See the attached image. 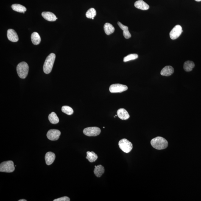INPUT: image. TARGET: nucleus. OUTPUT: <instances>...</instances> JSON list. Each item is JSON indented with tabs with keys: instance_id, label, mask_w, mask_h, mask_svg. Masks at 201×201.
I'll list each match as a JSON object with an SVG mask.
<instances>
[{
	"instance_id": "1",
	"label": "nucleus",
	"mask_w": 201,
	"mask_h": 201,
	"mask_svg": "<svg viewBox=\"0 0 201 201\" xmlns=\"http://www.w3.org/2000/svg\"><path fill=\"white\" fill-rule=\"evenodd\" d=\"M151 143L152 147L157 150L164 149L168 146V141L162 137L158 136L153 139Z\"/></svg>"
},
{
	"instance_id": "2",
	"label": "nucleus",
	"mask_w": 201,
	"mask_h": 201,
	"mask_svg": "<svg viewBox=\"0 0 201 201\" xmlns=\"http://www.w3.org/2000/svg\"><path fill=\"white\" fill-rule=\"evenodd\" d=\"M55 58L56 55L53 53H51L47 57L43 67L44 72L45 74H49L51 72Z\"/></svg>"
},
{
	"instance_id": "3",
	"label": "nucleus",
	"mask_w": 201,
	"mask_h": 201,
	"mask_svg": "<svg viewBox=\"0 0 201 201\" xmlns=\"http://www.w3.org/2000/svg\"><path fill=\"white\" fill-rule=\"evenodd\" d=\"M17 70L20 78L22 79L26 78L29 73V65L26 62H21L17 65Z\"/></svg>"
},
{
	"instance_id": "4",
	"label": "nucleus",
	"mask_w": 201,
	"mask_h": 201,
	"mask_svg": "<svg viewBox=\"0 0 201 201\" xmlns=\"http://www.w3.org/2000/svg\"><path fill=\"white\" fill-rule=\"evenodd\" d=\"M14 165L12 160L5 161L0 164V171L1 172L11 173L15 170Z\"/></svg>"
},
{
	"instance_id": "5",
	"label": "nucleus",
	"mask_w": 201,
	"mask_h": 201,
	"mask_svg": "<svg viewBox=\"0 0 201 201\" xmlns=\"http://www.w3.org/2000/svg\"><path fill=\"white\" fill-rule=\"evenodd\" d=\"M120 149L126 153H129L131 152L133 148V144L126 139H123L120 140L118 142Z\"/></svg>"
},
{
	"instance_id": "6",
	"label": "nucleus",
	"mask_w": 201,
	"mask_h": 201,
	"mask_svg": "<svg viewBox=\"0 0 201 201\" xmlns=\"http://www.w3.org/2000/svg\"><path fill=\"white\" fill-rule=\"evenodd\" d=\"M101 132L100 129L96 127H87L83 130L84 135L88 136H97L100 134Z\"/></svg>"
},
{
	"instance_id": "7",
	"label": "nucleus",
	"mask_w": 201,
	"mask_h": 201,
	"mask_svg": "<svg viewBox=\"0 0 201 201\" xmlns=\"http://www.w3.org/2000/svg\"><path fill=\"white\" fill-rule=\"evenodd\" d=\"M127 90V86L121 84H112L109 88L110 93H122Z\"/></svg>"
},
{
	"instance_id": "8",
	"label": "nucleus",
	"mask_w": 201,
	"mask_h": 201,
	"mask_svg": "<svg viewBox=\"0 0 201 201\" xmlns=\"http://www.w3.org/2000/svg\"><path fill=\"white\" fill-rule=\"evenodd\" d=\"M183 32L181 26L178 25H176L170 32V37L172 40H175L180 36Z\"/></svg>"
},
{
	"instance_id": "9",
	"label": "nucleus",
	"mask_w": 201,
	"mask_h": 201,
	"mask_svg": "<svg viewBox=\"0 0 201 201\" xmlns=\"http://www.w3.org/2000/svg\"><path fill=\"white\" fill-rule=\"evenodd\" d=\"M60 135V131L56 129H51L48 132L47 136L50 141H55L59 139Z\"/></svg>"
},
{
	"instance_id": "10",
	"label": "nucleus",
	"mask_w": 201,
	"mask_h": 201,
	"mask_svg": "<svg viewBox=\"0 0 201 201\" xmlns=\"http://www.w3.org/2000/svg\"><path fill=\"white\" fill-rule=\"evenodd\" d=\"M7 37L9 41L16 42L18 41L19 38L17 32L13 29H9L7 31Z\"/></svg>"
},
{
	"instance_id": "11",
	"label": "nucleus",
	"mask_w": 201,
	"mask_h": 201,
	"mask_svg": "<svg viewBox=\"0 0 201 201\" xmlns=\"http://www.w3.org/2000/svg\"><path fill=\"white\" fill-rule=\"evenodd\" d=\"M41 15L43 18L49 21H54L57 19L56 15L52 12H42Z\"/></svg>"
},
{
	"instance_id": "12",
	"label": "nucleus",
	"mask_w": 201,
	"mask_h": 201,
	"mask_svg": "<svg viewBox=\"0 0 201 201\" xmlns=\"http://www.w3.org/2000/svg\"><path fill=\"white\" fill-rule=\"evenodd\" d=\"M174 72V69L172 66H165L160 72V74L162 76H169L172 75Z\"/></svg>"
},
{
	"instance_id": "13",
	"label": "nucleus",
	"mask_w": 201,
	"mask_h": 201,
	"mask_svg": "<svg viewBox=\"0 0 201 201\" xmlns=\"http://www.w3.org/2000/svg\"><path fill=\"white\" fill-rule=\"evenodd\" d=\"M117 115L120 119L126 120L130 117V115L125 109L120 108L117 111Z\"/></svg>"
},
{
	"instance_id": "14",
	"label": "nucleus",
	"mask_w": 201,
	"mask_h": 201,
	"mask_svg": "<svg viewBox=\"0 0 201 201\" xmlns=\"http://www.w3.org/2000/svg\"><path fill=\"white\" fill-rule=\"evenodd\" d=\"M135 6L137 8L142 10H147L149 8L148 5L146 4L143 0H138L135 3Z\"/></svg>"
},
{
	"instance_id": "15",
	"label": "nucleus",
	"mask_w": 201,
	"mask_h": 201,
	"mask_svg": "<svg viewBox=\"0 0 201 201\" xmlns=\"http://www.w3.org/2000/svg\"><path fill=\"white\" fill-rule=\"evenodd\" d=\"M56 156L54 153L49 152L47 153L45 155V160L46 164L49 166L52 164L55 160Z\"/></svg>"
},
{
	"instance_id": "16",
	"label": "nucleus",
	"mask_w": 201,
	"mask_h": 201,
	"mask_svg": "<svg viewBox=\"0 0 201 201\" xmlns=\"http://www.w3.org/2000/svg\"><path fill=\"white\" fill-rule=\"evenodd\" d=\"M117 24L120 28L123 31V35L125 38L126 39L130 38L131 37V35L129 32L128 26L123 25L120 22H118Z\"/></svg>"
},
{
	"instance_id": "17",
	"label": "nucleus",
	"mask_w": 201,
	"mask_h": 201,
	"mask_svg": "<svg viewBox=\"0 0 201 201\" xmlns=\"http://www.w3.org/2000/svg\"><path fill=\"white\" fill-rule=\"evenodd\" d=\"M94 173L96 177H100L104 174L105 172V169L103 166L102 165H99L97 166H95Z\"/></svg>"
},
{
	"instance_id": "18",
	"label": "nucleus",
	"mask_w": 201,
	"mask_h": 201,
	"mask_svg": "<svg viewBox=\"0 0 201 201\" xmlns=\"http://www.w3.org/2000/svg\"><path fill=\"white\" fill-rule=\"evenodd\" d=\"M104 29L106 34L110 35L114 32L115 28L112 24L109 23H105L104 26Z\"/></svg>"
},
{
	"instance_id": "19",
	"label": "nucleus",
	"mask_w": 201,
	"mask_h": 201,
	"mask_svg": "<svg viewBox=\"0 0 201 201\" xmlns=\"http://www.w3.org/2000/svg\"><path fill=\"white\" fill-rule=\"evenodd\" d=\"M31 39L32 43L35 45L39 44L41 41V37L37 32H34L32 33L31 35Z\"/></svg>"
},
{
	"instance_id": "20",
	"label": "nucleus",
	"mask_w": 201,
	"mask_h": 201,
	"mask_svg": "<svg viewBox=\"0 0 201 201\" xmlns=\"http://www.w3.org/2000/svg\"><path fill=\"white\" fill-rule=\"evenodd\" d=\"M11 7L14 11L17 12H20V13L24 14L25 12H26V8L20 4H14L12 5Z\"/></svg>"
},
{
	"instance_id": "21",
	"label": "nucleus",
	"mask_w": 201,
	"mask_h": 201,
	"mask_svg": "<svg viewBox=\"0 0 201 201\" xmlns=\"http://www.w3.org/2000/svg\"><path fill=\"white\" fill-rule=\"evenodd\" d=\"M87 156L86 158L90 163H93L97 160L98 157L97 155L94 152L92 151H88L87 152Z\"/></svg>"
},
{
	"instance_id": "22",
	"label": "nucleus",
	"mask_w": 201,
	"mask_h": 201,
	"mask_svg": "<svg viewBox=\"0 0 201 201\" xmlns=\"http://www.w3.org/2000/svg\"><path fill=\"white\" fill-rule=\"evenodd\" d=\"M195 66V64L191 61H187L184 64V69L186 72H190L192 71Z\"/></svg>"
},
{
	"instance_id": "23",
	"label": "nucleus",
	"mask_w": 201,
	"mask_h": 201,
	"mask_svg": "<svg viewBox=\"0 0 201 201\" xmlns=\"http://www.w3.org/2000/svg\"><path fill=\"white\" fill-rule=\"evenodd\" d=\"M49 120L51 123L56 124L59 122V118L54 112H52L49 116Z\"/></svg>"
},
{
	"instance_id": "24",
	"label": "nucleus",
	"mask_w": 201,
	"mask_h": 201,
	"mask_svg": "<svg viewBox=\"0 0 201 201\" xmlns=\"http://www.w3.org/2000/svg\"><path fill=\"white\" fill-rule=\"evenodd\" d=\"M96 10L93 8H91L87 11L86 14V16L87 18L92 19L96 16Z\"/></svg>"
},
{
	"instance_id": "25",
	"label": "nucleus",
	"mask_w": 201,
	"mask_h": 201,
	"mask_svg": "<svg viewBox=\"0 0 201 201\" xmlns=\"http://www.w3.org/2000/svg\"><path fill=\"white\" fill-rule=\"evenodd\" d=\"M62 111L63 113L68 115H71L74 113L73 109L68 106H63L62 107Z\"/></svg>"
},
{
	"instance_id": "26",
	"label": "nucleus",
	"mask_w": 201,
	"mask_h": 201,
	"mask_svg": "<svg viewBox=\"0 0 201 201\" xmlns=\"http://www.w3.org/2000/svg\"><path fill=\"white\" fill-rule=\"evenodd\" d=\"M138 57V54H132L126 56L124 57L123 59L124 62H127L129 61L135 60Z\"/></svg>"
},
{
	"instance_id": "27",
	"label": "nucleus",
	"mask_w": 201,
	"mask_h": 201,
	"mask_svg": "<svg viewBox=\"0 0 201 201\" xmlns=\"http://www.w3.org/2000/svg\"><path fill=\"white\" fill-rule=\"evenodd\" d=\"M54 201H70V199L69 197L65 196L53 200Z\"/></svg>"
},
{
	"instance_id": "28",
	"label": "nucleus",
	"mask_w": 201,
	"mask_h": 201,
	"mask_svg": "<svg viewBox=\"0 0 201 201\" xmlns=\"http://www.w3.org/2000/svg\"><path fill=\"white\" fill-rule=\"evenodd\" d=\"M19 201H26L25 199H21V200H19Z\"/></svg>"
},
{
	"instance_id": "29",
	"label": "nucleus",
	"mask_w": 201,
	"mask_h": 201,
	"mask_svg": "<svg viewBox=\"0 0 201 201\" xmlns=\"http://www.w3.org/2000/svg\"><path fill=\"white\" fill-rule=\"evenodd\" d=\"M195 1H197V2L201 1V0H195Z\"/></svg>"
}]
</instances>
